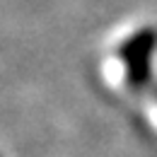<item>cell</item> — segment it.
Instances as JSON below:
<instances>
[{
  "mask_svg": "<svg viewBox=\"0 0 157 157\" xmlns=\"http://www.w3.org/2000/svg\"><path fill=\"white\" fill-rule=\"evenodd\" d=\"M157 48V29H140L131 39L123 44L121 48V58L126 63V75H128V85L140 90L147 78H150V58Z\"/></svg>",
  "mask_w": 157,
  "mask_h": 157,
  "instance_id": "obj_1",
  "label": "cell"
}]
</instances>
